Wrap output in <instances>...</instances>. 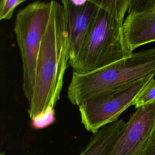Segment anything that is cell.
Wrapping results in <instances>:
<instances>
[{
  "label": "cell",
  "mask_w": 155,
  "mask_h": 155,
  "mask_svg": "<svg viewBox=\"0 0 155 155\" xmlns=\"http://www.w3.org/2000/svg\"><path fill=\"white\" fill-rule=\"evenodd\" d=\"M51 8L52 1H37L21 8L15 18L14 32L22 66V87L28 104L33 94L39 47L48 25Z\"/></svg>",
  "instance_id": "277c9868"
},
{
  "label": "cell",
  "mask_w": 155,
  "mask_h": 155,
  "mask_svg": "<svg viewBox=\"0 0 155 155\" xmlns=\"http://www.w3.org/2000/svg\"><path fill=\"white\" fill-rule=\"evenodd\" d=\"M155 101V79H151L135 100L133 106L138 108L153 103Z\"/></svg>",
  "instance_id": "30bf717a"
},
{
  "label": "cell",
  "mask_w": 155,
  "mask_h": 155,
  "mask_svg": "<svg viewBox=\"0 0 155 155\" xmlns=\"http://www.w3.org/2000/svg\"><path fill=\"white\" fill-rule=\"evenodd\" d=\"M143 155H155V126Z\"/></svg>",
  "instance_id": "4fadbf2b"
},
{
  "label": "cell",
  "mask_w": 155,
  "mask_h": 155,
  "mask_svg": "<svg viewBox=\"0 0 155 155\" xmlns=\"http://www.w3.org/2000/svg\"><path fill=\"white\" fill-rule=\"evenodd\" d=\"M130 0H96L97 10L73 72L84 74L130 56L124 33L125 16Z\"/></svg>",
  "instance_id": "7a4b0ae2"
},
{
  "label": "cell",
  "mask_w": 155,
  "mask_h": 155,
  "mask_svg": "<svg viewBox=\"0 0 155 155\" xmlns=\"http://www.w3.org/2000/svg\"><path fill=\"white\" fill-rule=\"evenodd\" d=\"M126 122L122 119L108 124L93 134L88 144L79 155H108L123 131Z\"/></svg>",
  "instance_id": "9c48e42d"
},
{
  "label": "cell",
  "mask_w": 155,
  "mask_h": 155,
  "mask_svg": "<svg viewBox=\"0 0 155 155\" xmlns=\"http://www.w3.org/2000/svg\"><path fill=\"white\" fill-rule=\"evenodd\" d=\"M24 2V0H1L0 1V20L10 19L15 8Z\"/></svg>",
  "instance_id": "7c38bea8"
},
{
  "label": "cell",
  "mask_w": 155,
  "mask_h": 155,
  "mask_svg": "<svg viewBox=\"0 0 155 155\" xmlns=\"http://www.w3.org/2000/svg\"><path fill=\"white\" fill-rule=\"evenodd\" d=\"M54 108H48L45 111L31 119V125L33 129L41 130L48 127L55 121Z\"/></svg>",
  "instance_id": "8fae6325"
},
{
  "label": "cell",
  "mask_w": 155,
  "mask_h": 155,
  "mask_svg": "<svg viewBox=\"0 0 155 155\" xmlns=\"http://www.w3.org/2000/svg\"><path fill=\"white\" fill-rule=\"evenodd\" d=\"M155 126V101L136 108L108 155H143Z\"/></svg>",
  "instance_id": "8992f818"
},
{
  "label": "cell",
  "mask_w": 155,
  "mask_h": 155,
  "mask_svg": "<svg viewBox=\"0 0 155 155\" xmlns=\"http://www.w3.org/2000/svg\"><path fill=\"white\" fill-rule=\"evenodd\" d=\"M70 45L69 65L77 58L91 28L97 10L96 0H87L76 5L71 0H62Z\"/></svg>",
  "instance_id": "ba28073f"
},
{
  "label": "cell",
  "mask_w": 155,
  "mask_h": 155,
  "mask_svg": "<svg viewBox=\"0 0 155 155\" xmlns=\"http://www.w3.org/2000/svg\"><path fill=\"white\" fill-rule=\"evenodd\" d=\"M124 33L131 53L140 46L155 42V1L130 0Z\"/></svg>",
  "instance_id": "52a82bcc"
},
{
  "label": "cell",
  "mask_w": 155,
  "mask_h": 155,
  "mask_svg": "<svg viewBox=\"0 0 155 155\" xmlns=\"http://www.w3.org/2000/svg\"><path fill=\"white\" fill-rule=\"evenodd\" d=\"M151 75H155V47L133 53L91 72H73L67 98L71 104L79 106L98 93L125 87Z\"/></svg>",
  "instance_id": "3957f363"
},
{
  "label": "cell",
  "mask_w": 155,
  "mask_h": 155,
  "mask_svg": "<svg viewBox=\"0 0 155 155\" xmlns=\"http://www.w3.org/2000/svg\"><path fill=\"white\" fill-rule=\"evenodd\" d=\"M70 58L65 10L61 2L52 1L50 19L38 55L33 94L28 104L30 119L54 108L59 100Z\"/></svg>",
  "instance_id": "6da1fadb"
},
{
  "label": "cell",
  "mask_w": 155,
  "mask_h": 155,
  "mask_svg": "<svg viewBox=\"0 0 155 155\" xmlns=\"http://www.w3.org/2000/svg\"><path fill=\"white\" fill-rule=\"evenodd\" d=\"M151 75L128 86L98 93L81 104L79 111L81 124L93 134L103 127L117 121L119 116L134 102L148 82Z\"/></svg>",
  "instance_id": "5b68a950"
}]
</instances>
